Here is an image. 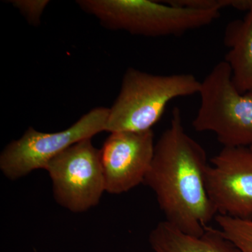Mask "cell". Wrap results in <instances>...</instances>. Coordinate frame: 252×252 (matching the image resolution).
<instances>
[{"label": "cell", "mask_w": 252, "mask_h": 252, "mask_svg": "<svg viewBox=\"0 0 252 252\" xmlns=\"http://www.w3.org/2000/svg\"><path fill=\"white\" fill-rule=\"evenodd\" d=\"M203 147L187 133L178 107L156 142L144 183L156 194L165 220L187 234L200 236L217 215L209 198Z\"/></svg>", "instance_id": "cell-1"}, {"label": "cell", "mask_w": 252, "mask_h": 252, "mask_svg": "<svg viewBox=\"0 0 252 252\" xmlns=\"http://www.w3.org/2000/svg\"><path fill=\"white\" fill-rule=\"evenodd\" d=\"M200 86L201 81L192 74H154L128 68L119 95L109 108L105 131L152 130L167 104L179 97L199 94Z\"/></svg>", "instance_id": "cell-2"}, {"label": "cell", "mask_w": 252, "mask_h": 252, "mask_svg": "<svg viewBox=\"0 0 252 252\" xmlns=\"http://www.w3.org/2000/svg\"><path fill=\"white\" fill-rule=\"evenodd\" d=\"M78 6L104 28L147 37L180 36L212 24L218 10H199L150 0H79Z\"/></svg>", "instance_id": "cell-3"}, {"label": "cell", "mask_w": 252, "mask_h": 252, "mask_svg": "<svg viewBox=\"0 0 252 252\" xmlns=\"http://www.w3.org/2000/svg\"><path fill=\"white\" fill-rule=\"evenodd\" d=\"M200 104L193 121L198 132H212L223 147H252V94H241L224 61L201 81Z\"/></svg>", "instance_id": "cell-4"}, {"label": "cell", "mask_w": 252, "mask_h": 252, "mask_svg": "<svg viewBox=\"0 0 252 252\" xmlns=\"http://www.w3.org/2000/svg\"><path fill=\"white\" fill-rule=\"evenodd\" d=\"M109 108L97 107L65 130L44 132L30 127L24 135L8 144L0 155V169L11 180L44 169L51 160L80 141L105 131Z\"/></svg>", "instance_id": "cell-5"}, {"label": "cell", "mask_w": 252, "mask_h": 252, "mask_svg": "<svg viewBox=\"0 0 252 252\" xmlns=\"http://www.w3.org/2000/svg\"><path fill=\"white\" fill-rule=\"evenodd\" d=\"M55 200L69 211L80 213L98 205L105 191L100 149L91 139L80 141L47 164Z\"/></svg>", "instance_id": "cell-6"}, {"label": "cell", "mask_w": 252, "mask_h": 252, "mask_svg": "<svg viewBox=\"0 0 252 252\" xmlns=\"http://www.w3.org/2000/svg\"><path fill=\"white\" fill-rule=\"evenodd\" d=\"M205 184L217 215L252 219L251 147H223L207 167Z\"/></svg>", "instance_id": "cell-7"}, {"label": "cell", "mask_w": 252, "mask_h": 252, "mask_svg": "<svg viewBox=\"0 0 252 252\" xmlns=\"http://www.w3.org/2000/svg\"><path fill=\"white\" fill-rule=\"evenodd\" d=\"M155 145L152 130L111 133L100 149L105 191L119 195L144 183Z\"/></svg>", "instance_id": "cell-8"}, {"label": "cell", "mask_w": 252, "mask_h": 252, "mask_svg": "<svg viewBox=\"0 0 252 252\" xmlns=\"http://www.w3.org/2000/svg\"><path fill=\"white\" fill-rule=\"evenodd\" d=\"M154 252H240L219 228L208 226L200 236L187 234L167 222H159L149 234Z\"/></svg>", "instance_id": "cell-9"}, {"label": "cell", "mask_w": 252, "mask_h": 252, "mask_svg": "<svg viewBox=\"0 0 252 252\" xmlns=\"http://www.w3.org/2000/svg\"><path fill=\"white\" fill-rule=\"evenodd\" d=\"M223 42L228 49L224 61L231 69L233 84L246 94L252 86V3L245 17L227 25Z\"/></svg>", "instance_id": "cell-10"}, {"label": "cell", "mask_w": 252, "mask_h": 252, "mask_svg": "<svg viewBox=\"0 0 252 252\" xmlns=\"http://www.w3.org/2000/svg\"><path fill=\"white\" fill-rule=\"evenodd\" d=\"M215 220L222 234L240 252H252V219L243 220L217 215Z\"/></svg>", "instance_id": "cell-11"}, {"label": "cell", "mask_w": 252, "mask_h": 252, "mask_svg": "<svg viewBox=\"0 0 252 252\" xmlns=\"http://www.w3.org/2000/svg\"><path fill=\"white\" fill-rule=\"evenodd\" d=\"M9 2L32 26H38L40 24L43 13L49 4V1L47 0H13Z\"/></svg>", "instance_id": "cell-12"}, {"label": "cell", "mask_w": 252, "mask_h": 252, "mask_svg": "<svg viewBox=\"0 0 252 252\" xmlns=\"http://www.w3.org/2000/svg\"><path fill=\"white\" fill-rule=\"evenodd\" d=\"M170 4L199 10H218L231 6L232 0H170Z\"/></svg>", "instance_id": "cell-13"}, {"label": "cell", "mask_w": 252, "mask_h": 252, "mask_svg": "<svg viewBox=\"0 0 252 252\" xmlns=\"http://www.w3.org/2000/svg\"><path fill=\"white\" fill-rule=\"evenodd\" d=\"M248 93H250V94H252V86L251 87V89H250V90L249 91Z\"/></svg>", "instance_id": "cell-14"}, {"label": "cell", "mask_w": 252, "mask_h": 252, "mask_svg": "<svg viewBox=\"0 0 252 252\" xmlns=\"http://www.w3.org/2000/svg\"><path fill=\"white\" fill-rule=\"evenodd\" d=\"M251 148L252 149V147H251Z\"/></svg>", "instance_id": "cell-15"}]
</instances>
